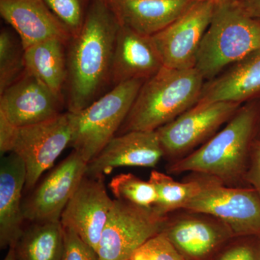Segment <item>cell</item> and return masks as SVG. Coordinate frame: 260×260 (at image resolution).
<instances>
[{"mask_svg": "<svg viewBox=\"0 0 260 260\" xmlns=\"http://www.w3.org/2000/svg\"><path fill=\"white\" fill-rule=\"evenodd\" d=\"M119 28L103 0H90L81 30L67 44V112L83 110L112 88L113 56Z\"/></svg>", "mask_w": 260, "mask_h": 260, "instance_id": "6da1fadb", "label": "cell"}, {"mask_svg": "<svg viewBox=\"0 0 260 260\" xmlns=\"http://www.w3.org/2000/svg\"><path fill=\"white\" fill-rule=\"evenodd\" d=\"M260 119V99L238 109L221 131L168 169L170 174L191 172L214 178L225 185L244 179L251 145Z\"/></svg>", "mask_w": 260, "mask_h": 260, "instance_id": "7a4b0ae2", "label": "cell"}, {"mask_svg": "<svg viewBox=\"0 0 260 260\" xmlns=\"http://www.w3.org/2000/svg\"><path fill=\"white\" fill-rule=\"evenodd\" d=\"M205 83L197 68L162 67L145 80L118 133L155 131L169 124L198 102Z\"/></svg>", "mask_w": 260, "mask_h": 260, "instance_id": "3957f363", "label": "cell"}, {"mask_svg": "<svg viewBox=\"0 0 260 260\" xmlns=\"http://www.w3.org/2000/svg\"><path fill=\"white\" fill-rule=\"evenodd\" d=\"M259 49L260 20L243 13L232 0L222 2L200 44L195 68L208 81Z\"/></svg>", "mask_w": 260, "mask_h": 260, "instance_id": "277c9868", "label": "cell"}, {"mask_svg": "<svg viewBox=\"0 0 260 260\" xmlns=\"http://www.w3.org/2000/svg\"><path fill=\"white\" fill-rule=\"evenodd\" d=\"M144 80H133L113 87L80 112L69 113L70 146L88 162L102 151L129 114Z\"/></svg>", "mask_w": 260, "mask_h": 260, "instance_id": "5b68a950", "label": "cell"}, {"mask_svg": "<svg viewBox=\"0 0 260 260\" xmlns=\"http://www.w3.org/2000/svg\"><path fill=\"white\" fill-rule=\"evenodd\" d=\"M196 178L200 189L184 210L220 220L237 237L260 239V197L253 188L233 187L214 178Z\"/></svg>", "mask_w": 260, "mask_h": 260, "instance_id": "8992f818", "label": "cell"}, {"mask_svg": "<svg viewBox=\"0 0 260 260\" xmlns=\"http://www.w3.org/2000/svg\"><path fill=\"white\" fill-rule=\"evenodd\" d=\"M153 208L114 200L98 248L99 260H128L137 249L160 234L167 223Z\"/></svg>", "mask_w": 260, "mask_h": 260, "instance_id": "52a82bcc", "label": "cell"}, {"mask_svg": "<svg viewBox=\"0 0 260 260\" xmlns=\"http://www.w3.org/2000/svg\"><path fill=\"white\" fill-rule=\"evenodd\" d=\"M72 128L69 113H63L51 120L16 127L8 153L18 155L26 170L25 190L37 186L41 177L54 166L63 150L70 146Z\"/></svg>", "mask_w": 260, "mask_h": 260, "instance_id": "ba28073f", "label": "cell"}, {"mask_svg": "<svg viewBox=\"0 0 260 260\" xmlns=\"http://www.w3.org/2000/svg\"><path fill=\"white\" fill-rule=\"evenodd\" d=\"M242 104L198 102L169 124L155 130L164 155L177 158L208 141L236 114Z\"/></svg>", "mask_w": 260, "mask_h": 260, "instance_id": "9c48e42d", "label": "cell"}, {"mask_svg": "<svg viewBox=\"0 0 260 260\" xmlns=\"http://www.w3.org/2000/svg\"><path fill=\"white\" fill-rule=\"evenodd\" d=\"M216 4L211 0H197L175 21L152 37L164 67L179 70L195 68L200 44Z\"/></svg>", "mask_w": 260, "mask_h": 260, "instance_id": "30bf717a", "label": "cell"}, {"mask_svg": "<svg viewBox=\"0 0 260 260\" xmlns=\"http://www.w3.org/2000/svg\"><path fill=\"white\" fill-rule=\"evenodd\" d=\"M87 164L73 150L51 169L23 200L25 220L32 223L60 221L65 207L85 176Z\"/></svg>", "mask_w": 260, "mask_h": 260, "instance_id": "8fae6325", "label": "cell"}, {"mask_svg": "<svg viewBox=\"0 0 260 260\" xmlns=\"http://www.w3.org/2000/svg\"><path fill=\"white\" fill-rule=\"evenodd\" d=\"M64 98L26 70L0 93V114L16 127L51 120L64 113Z\"/></svg>", "mask_w": 260, "mask_h": 260, "instance_id": "7c38bea8", "label": "cell"}, {"mask_svg": "<svg viewBox=\"0 0 260 260\" xmlns=\"http://www.w3.org/2000/svg\"><path fill=\"white\" fill-rule=\"evenodd\" d=\"M104 177L85 175L65 207L60 222L98 251L114 200L108 194Z\"/></svg>", "mask_w": 260, "mask_h": 260, "instance_id": "4fadbf2b", "label": "cell"}, {"mask_svg": "<svg viewBox=\"0 0 260 260\" xmlns=\"http://www.w3.org/2000/svg\"><path fill=\"white\" fill-rule=\"evenodd\" d=\"M164 156L156 131H131L116 135L87 164L85 175L101 178L117 168H153Z\"/></svg>", "mask_w": 260, "mask_h": 260, "instance_id": "5bb4252c", "label": "cell"}, {"mask_svg": "<svg viewBox=\"0 0 260 260\" xmlns=\"http://www.w3.org/2000/svg\"><path fill=\"white\" fill-rule=\"evenodd\" d=\"M0 14L18 34L24 49L51 39L68 44L72 38L44 0H0Z\"/></svg>", "mask_w": 260, "mask_h": 260, "instance_id": "9a60e30c", "label": "cell"}, {"mask_svg": "<svg viewBox=\"0 0 260 260\" xmlns=\"http://www.w3.org/2000/svg\"><path fill=\"white\" fill-rule=\"evenodd\" d=\"M164 66L153 37L119 25L112 68V88L133 80H146Z\"/></svg>", "mask_w": 260, "mask_h": 260, "instance_id": "2e32d148", "label": "cell"}, {"mask_svg": "<svg viewBox=\"0 0 260 260\" xmlns=\"http://www.w3.org/2000/svg\"><path fill=\"white\" fill-rule=\"evenodd\" d=\"M26 170L14 153L2 156L0 162V247L13 248L23 234L25 219L22 193L25 190Z\"/></svg>", "mask_w": 260, "mask_h": 260, "instance_id": "e0dca14e", "label": "cell"}, {"mask_svg": "<svg viewBox=\"0 0 260 260\" xmlns=\"http://www.w3.org/2000/svg\"><path fill=\"white\" fill-rule=\"evenodd\" d=\"M119 25L153 37L175 21L197 0H103Z\"/></svg>", "mask_w": 260, "mask_h": 260, "instance_id": "ac0fdd59", "label": "cell"}, {"mask_svg": "<svg viewBox=\"0 0 260 260\" xmlns=\"http://www.w3.org/2000/svg\"><path fill=\"white\" fill-rule=\"evenodd\" d=\"M162 232L186 260L205 259L234 237L220 220L194 216L168 220Z\"/></svg>", "mask_w": 260, "mask_h": 260, "instance_id": "d6986e66", "label": "cell"}, {"mask_svg": "<svg viewBox=\"0 0 260 260\" xmlns=\"http://www.w3.org/2000/svg\"><path fill=\"white\" fill-rule=\"evenodd\" d=\"M260 99V49L205 82L198 102L242 104Z\"/></svg>", "mask_w": 260, "mask_h": 260, "instance_id": "ffe728a7", "label": "cell"}, {"mask_svg": "<svg viewBox=\"0 0 260 260\" xmlns=\"http://www.w3.org/2000/svg\"><path fill=\"white\" fill-rule=\"evenodd\" d=\"M66 47V43L60 39H51L24 49L25 70L64 99L68 76Z\"/></svg>", "mask_w": 260, "mask_h": 260, "instance_id": "44dd1931", "label": "cell"}, {"mask_svg": "<svg viewBox=\"0 0 260 260\" xmlns=\"http://www.w3.org/2000/svg\"><path fill=\"white\" fill-rule=\"evenodd\" d=\"M13 249L17 260H61L64 227L60 221L32 223L24 229Z\"/></svg>", "mask_w": 260, "mask_h": 260, "instance_id": "7402d4cb", "label": "cell"}, {"mask_svg": "<svg viewBox=\"0 0 260 260\" xmlns=\"http://www.w3.org/2000/svg\"><path fill=\"white\" fill-rule=\"evenodd\" d=\"M149 181L155 186L158 196L156 203L152 208L164 217L174 210L184 209L200 189L196 178L186 182H179L158 171H152Z\"/></svg>", "mask_w": 260, "mask_h": 260, "instance_id": "603a6c76", "label": "cell"}, {"mask_svg": "<svg viewBox=\"0 0 260 260\" xmlns=\"http://www.w3.org/2000/svg\"><path fill=\"white\" fill-rule=\"evenodd\" d=\"M24 49L19 37L9 29L0 32V93L14 83L24 72Z\"/></svg>", "mask_w": 260, "mask_h": 260, "instance_id": "cb8c5ba5", "label": "cell"}, {"mask_svg": "<svg viewBox=\"0 0 260 260\" xmlns=\"http://www.w3.org/2000/svg\"><path fill=\"white\" fill-rule=\"evenodd\" d=\"M116 200L152 208L157 201L155 186L150 181H145L133 174H121L112 178L109 184Z\"/></svg>", "mask_w": 260, "mask_h": 260, "instance_id": "d4e9b609", "label": "cell"}, {"mask_svg": "<svg viewBox=\"0 0 260 260\" xmlns=\"http://www.w3.org/2000/svg\"><path fill=\"white\" fill-rule=\"evenodd\" d=\"M90 0H44L53 14L68 29L72 37L80 32Z\"/></svg>", "mask_w": 260, "mask_h": 260, "instance_id": "484cf974", "label": "cell"}, {"mask_svg": "<svg viewBox=\"0 0 260 260\" xmlns=\"http://www.w3.org/2000/svg\"><path fill=\"white\" fill-rule=\"evenodd\" d=\"M128 260H186L164 232L150 238Z\"/></svg>", "mask_w": 260, "mask_h": 260, "instance_id": "4316f807", "label": "cell"}, {"mask_svg": "<svg viewBox=\"0 0 260 260\" xmlns=\"http://www.w3.org/2000/svg\"><path fill=\"white\" fill-rule=\"evenodd\" d=\"M64 249L61 260H99L96 251L74 232L64 228Z\"/></svg>", "mask_w": 260, "mask_h": 260, "instance_id": "83f0119b", "label": "cell"}, {"mask_svg": "<svg viewBox=\"0 0 260 260\" xmlns=\"http://www.w3.org/2000/svg\"><path fill=\"white\" fill-rule=\"evenodd\" d=\"M217 260H260V239L246 242L226 249Z\"/></svg>", "mask_w": 260, "mask_h": 260, "instance_id": "f1b7e54d", "label": "cell"}, {"mask_svg": "<svg viewBox=\"0 0 260 260\" xmlns=\"http://www.w3.org/2000/svg\"><path fill=\"white\" fill-rule=\"evenodd\" d=\"M244 180L260 197V139L254 140L251 145Z\"/></svg>", "mask_w": 260, "mask_h": 260, "instance_id": "f546056e", "label": "cell"}, {"mask_svg": "<svg viewBox=\"0 0 260 260\" xmlns=\"http://www.w3.org/2000/svg\"><path fill=\"white\" fill-rule=\"evenodd\" d=\"M237 8L251 18L260 20V0H232Z\"/></svg>", "mask_w": 260, "mask_h": 260, "instance_id": "4dcf8cb0", "label": "cell"}, {"mask_svg": "<svg viewBox=\"0 0 260 260\" xmlns=\"http://www.w3.org/2000/svg\"><path fill=\"white\" fill-rule=\"evenodd\" d=\"M4 260H17L13 248H9V251H8V254L5 256Z\"/></svg>", "mask_w": 260, "mask_h": 260, "instance_id": "1f68e13d", "label": "cell"}, {"mask_svg": "<svg viewBox=\"0 0 260 260\" xmlns=\"http://www.w3.org/2000/svg\"><path fill=\"white\" fill-rule=\"evenodd\" d=\"M256 139H260V119L259 125H258L257 132H256Z\"/></svg>", "mask_w": 260, "mask_h": 260, "instance_id": "d6a6232c", "label": "cell"}, {"mask_svg": "<svg viewBox=\"0 0 260 260\" xmlns=\"http://www.w3.org/2000/svg\"><path fill=\"white\" fill-rule=\"evenodd\" d=\"M211 1L215 2V3H222V2L229 1V0H211Z\"/></svg>", "mask_w": 260, "mask_h": 260, "instance_id": "836d02e7", "label": "cell"}]
</instances>
